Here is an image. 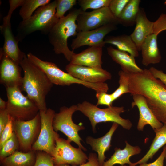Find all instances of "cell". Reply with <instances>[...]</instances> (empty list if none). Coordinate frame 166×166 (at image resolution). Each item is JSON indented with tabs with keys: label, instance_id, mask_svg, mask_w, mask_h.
I'll return each mask as SVG.
<instances>
[{
	"label": "cell",
	"instance_id": "obj_31",
	"mask_svg": "<svg viewBox=\"0 0 166 166\" xmlns=\"http://www.w3.org/2000/svg\"><path fill=\"white\" fill-rule=\"evenodd\" d=\"M77 2L76 0H57L56 14L60 19L64 16V14L70 10Z\"/></svg>",
	"mask_w": 166,
	"mask_h": 166
},
{
	"label": "cell",
	"instance_id": "obj_13",
	"mask_svg": "<svg viewBox=\"0 0 166 166\" xmlns=\"http://www.w3.org/2000/svg\"><path fill=\"white\" fill-rule=\"evenodd\" d=\"M0 61V83L6 88L16 87L22 91L23 77L20 65L1 51Z\"/></svg>",
	"mask_w": 166,
	"mask_h": 166
},
{
	"label": "cell",
	"instance_id": "obj_40",
	"mask_svg": "<svg viewBox=\"0 0 166 166\" xmlns=\"http://www.w3.org/2000/svg\"><path fill=\"white\" fill-rule=\"evenodd\" d=\"M10 117L6 109L0 110V134L7 124Z\"/></svg>",
	"mask_w": 166,
	"mask_h": 166
},
{
	"label": "cell",
	"instance_id": "obj_43",
	"mask_svg": "<svg viewBox=\"0 0 166 166\" xmlns=\"http://www.w3.org/2000/svg\"><path fill=\"white\" fill-rule=\"evenodd\" d=\"M7 101H5L1 98H0V110L6 109L7 106Z\"/></svg>",
	"mask_w": 166,
	"mask_h": 166
},
{
	"label": "cell",
	"instance_id": "obj_28",
	"mask_svg": "<svg viewBox=\"0 0 166 166\" xmlns=\"http://www.w3.org/2000/svg\"><path fill=\"white\" fill-rule=\"evenodd\" d=\"M19 148V144L18 139L14 132L12 136L0 149V161L12 155Z\"/></svg>",
	"mask_w": 166,
	"mask_h": 166
},
{
	"label": "cell",
	"instance_id": "obj_4",
	"mask_svg": "<svg viewBox=\"0 0 166 166\" xmlns=\"http://www.w3.org/2000/svg\"><path fill=\"white\" fill-rule=\"evenodd\" d=\"M77 111H80L88 118L94 133L96 132L97 124L101 122L116 123L128 130L132 126L129 120L123 118L120 116V114L125 111L123 106H112L101 109L88 101H84L77 104Z\"/></svg>",
	"mask_w": 166,
	"mask_h": 166
},
{
	"label": "cell",
	"instance_id": "obj_2",
	"mask_svg": "<svg viewBox=\"0 0 166 166\" xmlns=\"http://www.w3.org/2000/svg\"><path fill=\"white\" fill-rule=\"evenodd\" d=\"M80 8H74L66 16L60 18L48 34L49 42L53 48L55 53L62 54L70 62L75 53L68 47V40L77 33L76 20L81 12Z\"/></svg>",
	"mask_w": 166,
	"mask_h": 166
},
{
	"label": "cell",
	"instance_id": "obj_38",
	"mask_svg": "<svg viewBox=\"0 0 166 166\" xmlns=\"http://www.w3.org/2000/svg\"><path fill=\"white\" fill-rule=\"evenodd\" d=\"M55 166H72L69 165H55ZM75 166H100L96 153H90L88 156V161L79 165Z\"/></svg>",
	"mask_w": 166,
	"mask_h": 166
},
{
	"label": "cell",
	"instance_id": "obj_24",
	"mask_svg": "<svg viewBox=\"0 0 166 166\" xmlns=\"http://www.w3.org/2000/svg\"><path fill=\"white\" fill-rule=\"evenodd\" d=\"M36 160V151L25 152L17 151L0 162L2 166H34Z\"/></svg>",
	"mask_w": 166,
	"mask_h": 166
},
{
	"label": "cell",
	"instance_id": "obj_6",
	"mask_svg": "<svg viewBox=\"0 0 166 166\" xmlns=\"http://www.w3.org/2000/svg\"><path fill=\"white\" fill-rule=\"evenodd\" d=\"M77 105L68 107L64 106L60 108L59 112L56 113L53 120V127L56 131H60L67 137L70 143L73 142L84 151L86 149L81 144L82 140L78 134L79 131L84 130L85 127L82 124H77L73 121L72 116L77 111Z\"/></svg>",
	"mask_w": 166,
	"mask_h": 166
},
{
	"label": "cell",
	"instance_id": "obj_39",
	"mask_svg": "<svg viewBox=\"0 0 166 166\" xmlns=\"http://www.w3.org/2000/svg\"><path fill=\"white\" fill-rule=\"evenodd\" d=\"M166 155V145L164 147L161 154L155 161L149 163H142L138 166H164V162Z\"/></svg>",
	"mask_w": 166,
	"mask_h": 166
},
{
	"label": "cell",
	"instance_id": "obj_15",
	"mask_svg": "<svg viewBox=\"0 0 166 166\" xmlns=\"http://www.w3.org/2000/svg\"><path fill=\"white\" fill-rule=\"evenodd\" d=\"M10 18L6 16L4 17L3 24L0 26L1 32L4 38L3 46L0 51L20 65L26 54L19 49V41L12 33Z\"/></svg>",
	"mask_w": 166,
	"mask_h": 166
},
{
	"label": "cell",
	"instance_id": "obj_41",
	"mask_svg": "<svg viewBox=\"0 0 166 166\" xmlns=\"http://www.w3.org/2000/svg\"><path fill=\"white\" fill-rule=\"evenodd\" d=\"M149 70L155 78L159 79L166 86V73L153 67Z\"/></svg>",
	"mask_w": 166,
	"mask_h": 166
},
{
	"label": "cell",
	"instance_id": "obj_23",
	"mask_svg": "<svg viewBox=\"0 0 166 166\" xmlns=\"http://www.w3.org/2000/svg\"><path fill=\"white\" fill-rule=\"evenodd\" d=\"M105 44H109L116 46L117 49L128 53L135 57L138 56L139 51L130 35L122 34L108 36L104 40Z\"/></svg>",
	"mask_w": 166,
	"mask_h": 166
},
{
	"label": "cell",
	"instance_id": "obj_29",
	"mask_svg": "<svg viewBox=\"0 0 166 166\" xmlns=\"http://www.w3.org/2000/svg\"><path fill=\"white\" fill-rule=\"evenodd\" d=\"M118 75L119 86L111 93L113 101L124 94L129 93L128 73L121 70L119 71Z\"/></svg>",
	"mask_w": 166,
	"mask_h": 166
},
{
	"label": "cell",
	"instance_id": "obj_5",
	"mask_svg": "<svg viewBox=\"0 0 166 166\" xmlns=\"http://www.w3.org/2000/svg\"><path fill=\"white\" fill-rule=\"evenodd\" d=\"M6 88L7 97L6 109L14 120L28 121L39 113L36 104L25 96L20 89L16 87Z\"/></svg>",
	"mask_w": 166,
	"mask_h": 166
},
{
	"label": "cell",
	"instance_id": "obj_32",
	"mask_svg": "<svg viewBox=\"0 0 166 166\" xmlns=\"http://www.w3.org/2000/svg\"><path fill=\"white\" fill-rule=\"evenodd\" d=\"M36 160L34 166H55L50 155L43 151H36Z\"/></svg>",
	"mask_w": 166,
	"mask_h": 166
},
{
	"label": "cell",
	"instance_id": "obj_35",
	"mask_svg": "<svg viewBox=\"0 0 166 166\" xmlns=\"http://www.w3.org/2000/svg\"><path fill=\"white\" fill-rule=\"evenodd\" d=\"M96 97L97 100V106L99 105H105L108 107L112 106L113 101L111 94H109L107 92H100L96 93Z\"/></svg>",
	"mask_w": 166,
	"mask_h": 166
},
{
	"label": "cell",
	"instance_id": "obj_9",
	"mask_svg": "<svg viewBox=\"0 0 166 166\" xmlns=\"http://www.w3.org/2000/svg\"><path fill=\"white\" fill-rule=\"evenodd\" d=\"M67 140L58 137L51 155L55 165H79L86 163L88 157L81 148H75Z\"/></svg>",
	"mask_w": 166,
	"mask_h": 166
},
{
	"label": "cell",
	"instance_id": "obj_22",
	"mask_svg": "<svg viewBox=\"0 0 166 166\" xmlns=\"http://www.w3.org/2000/svg\"><path fill=\"white\" fill-rule=\"evenodd\" d=\"M126 146L123 149L115 148V152L108 160L105 161L102 166H113L116 164L121 166L128 164L129 165L132 163L130 160V157L139 154L141 151L138 146H132L126 141Z\"/></svg>",
	"mask_w": 166,
	"mask_h": 166
},
{
	"label": "cell",
	"instance_id": "obj_27",
	"mask_svg": "<svg viewBox=\"0 0 166 166\" xmlns=\"http://www.w3.org/2000/svg\"><path fill=\"white\" fill-rule=\"evenodd\" d=\"M50 2V0H25L19 10V15L22 21L25 20L31 16L33 12L38 8Z\"/></svg>",
	"mask_w": 166,
	"mask_h": 166
},
{
	"label": "cell",
	"instance_id": "obj_25",
	"mask_svg": "<svg viewBox=\"0 0 166 166\" xmlns=\"http://www.w3.org/2000/svg\"><path fill=\"white\" fill-rule=\"evenodd\" d=\"M155 136L146 154L137 162L132 163L129 166H136L138 164L146 163L152 159L159 149L166 144V123L158 130L154 131Z\"/></svg>",
	"mask_w": 166,
	"mask_h": 166
},
{
	"label": "cell",
	"instance_id": "obj_3",
	"mask_svg": "<svg viewBox=\"0 0 166 166\" xmlns=\"http://www.w3.org/2000/svg\"><path fill=\"white\" fill-rule=\"evenodd\" d=\"M56 0L50 2L38 8L28 19L21 22L16 36L19 42L37 31L48 34L59 19L56 15Z\"/></svg>",
	"mask_w": 166,
	"mask_h": 166
},
{
	"label": "cell",
	"instance_id": "obj_19",
	"mask_svg": "<svg viewBox=\"0 0 166 166\" xmlns=\"http://www.w3.org/2000/svg\"><path fill=\"white\" fill-rule=\"evenodd\" d=\"M119 124L113 123L109 131L103 136L94 138L89 136L86 138V143L91 147L92 150L97 153V157L100 166H102L106 157L105 152L109 150L111 146V143L112 136Z\"/></svg>",
	"mask_w": 166,
	"mask_h": 166
},
{
	"label": "cell",
	"instance_id": "obj_17",
	"mask_svg": "<svg viewBox=\"0 0 166 166\" xmlns=\"http://www.w3.org/2000/svg\"><path fill=\"white\" fill-rule=\"evenodd\" d=\"M102 45L89 47L80 53H74L70 63L89 67L102 68Z\"/></svg>",
	"mask_w": 166,
	"mask_h": 166
},
{
	"label": "cell",
	"instance_id": "obj_33",
	"mask_svg": "<svg viewBox=\"0 0 166 166\" xmlns=\"http://www.w3.org/2000/svg\"><path fill=\"white\" fill-rule=\"evenodd\" d=\"M129 0H111L108 7L117 19L119 17Z\"/></svg>",
	"mask_w": 166,
	"mask_h": 166
},
{
	"label": "cell",
	"instance_id": "obj_14",
	"mask_svg": "<svg viewBox=\"0 0 166 166\" xmlns=\"http://www.w3.org/2000/svg\"><path fill=\"white\" fill-rule=\"evenodd\" d=\"M65 69L67 72L82 81L92 83H105L111 79V73L102 68L89 67L69 63Z\"/></svg>",
	"mask_w": 166,
	"mask_h": 166
},
{
	"label": "cell",
	"instance_id": "obj_26",
	"mask_svg": "<svg viewBox=\"0 0 166 166\" xmlns=\"http://www.w3.org/2000/svg\"><path fill=\"white\" fill-rule=\"evenodd\" d=\"M140 1V0H129L117 18L119 24L125 26H133L136 24L140 9L139 6Z\"/></svg>",
	"mask_w": 166,
	"mask_h": 166
},
{
	"label": "cell",
	"instance_id": "obj_11",
	"mask_svg": "<svg viewBox=\"0 0 166 166\" xmlns=\"http://www.w3.org/2000/svg\"><path fill=\"white\" fill-rule=\"evenodd\" d=\"M76 23L77 32L92 30L109 24H119L108 7L90 12L81 11L77 18Z\"/></svg>",
	"mask_w": 166,
	"mask_h": 166
},
{
	"label": "cell",
	"instance_id": "obj_20",
	"mask_svg": "<svg viewBox=\"0 0 166 166\" xmlns=\"http://www.w3.org/2000/svg\"><path fill=\"white\" fill-rule=\"evenodd\" d=\"M157 37V35L154 34H150L146 38L141 45L142 63L146 66L151 64L158 63L161 60Z\"/></svg>",
	"mask_w": 166,
	"mask_h": 166
},
{
	"label": "cell",
	"instance_id": "obj_8",
	"mask_svg": "<svg viewBox=\"0 0 166 166\" xmlns=\"http://www.w3.org/2000/svg\"><path fill=\"white\" fill-rule=\"evenodd\" d=\"M27 56L30 61L45 73L53 84L63 86L77 84L89 88L92 86V83L76 78L61 70L53 63L43 61L31 53L27 54Z\"/></svg>",
	"mask_w": 166,
	"mask_h": 166
},
{
	"label": "cell",
	"instance_id": "obj_30",
	"mask_svg": "<svg viewBox=\"0 0 166 166\" xmlns=\"http://www.w3.org/2000/svg\"><path fill=\"white\" fill-rule=\"evenodd\" d=\"M111 0H79L78 3L82 11L88 9L94 10L108 7Z\"/></svg>",
	"mask_w": 166,
	"mask_h": 166
},
{
	"label": "cell",
	"instance_id": "obj_18",
	"mask_svg": "<svg viewBox=\"0 0 166 166\" xmlns=\"http://www.w3.org/2000/svg\"><path fill=\"white\" fill-rule=\"evenodd\" d=\"M135 24L134 30L130 35L139 51L146 38L153 34L154 22L148 19L144 9L140 8Z\"/></svg>",
	"mask_w": 166,
	"mask_h": 166
},
{
	"label": "cell",
	"instance_id": "obj_10",
	"mask_svg": "<svg viewBox=\"0 0 166 166\" xmlns=\"http://www.w3.org/2000/svg\"><path fill=\"white\" fill-rule=\"evenodd\" d=\"M41 126L39 112L34 117L28 121L14 120V132L18 139L19 148L24 152L31 150L39 135Z\"/></svg>",
	"mask_w": 166,
	"mask_h": 166
},
{
	"label": "cell",
	"instance_id": "obj_1",
	"mask_svg": "<svg viewBox=\"0 0 166 166\" xmlns=\"http://www.w3.org/2000/svg\"><path fill=\"white\" fill-rule=\"evenodd\" d=\"M24 72L22 91L37 105L40 111H46V98L53 84L45 73L24 56L20 63Z\"/></svg>",
	"mask_w": 166,
	"mask_h": 166
},
{
	"label": "cell",
	"instance_id": "obj_44",
	"mask_svg": "<svg viewBox=\"0 0 166 166\" xmlns=\"http://www.w3.org/2000/svg\"><path fill=\"white\" fill-rule=\"evenodd\" d=\"M121 166H127V165L125 164V165H124Z\"/></svg>",
	"mask_w": 166,
	"mask_h": 166
},
{
	"label": "cell",
	"instance_id": "obj_36",
	"mask_svg": "<svg viewBox=\"0 0 166 166\" xmlns=\"http://www.w3.org/2000/svg\"><path fill=\"white\" fill-rule=\"evenodd\" d=\"M150 109L160 121L166 123V104L153 107Z\"/></svg>",
	"mask_w": 166,
	"mask_h": 166
},
{
	"label": "cell",
	"instance_id": "obj_45",
	"mask_svg": "<svg viewBox=\"0 0 166 166\" xmlns=\"http://www.w3.org/2000/svg\"><path fill=\"white\" fill-rule=\"evenodd\" d=\"M165 158L166 159V156H165Z\"/></svg>",
	"mask_w": 166,
	"mask_h": 166
},
{
	"label": "cell",
	"instance_id": "obj_7",
	"mask_svg": "<svg viewBox=\"0 0 166 166\" xmlns=\"http://www.w3.org/2000/svg\"><path fill=\"white\" fill-rule=\"evenodd\" d=\"M39 113L41 120L40 131L31 150L43 151L51 155L55 146L56 139L60 136L53 127L55 113L49 108L46 111H40Z\"/></svg>",
	"mask_w": 166,
	"mask_h": 166
},
{
	"label": "cell",
	"instance_id": "obj_12",
	"mask_svg": "<svg viewBox=\"0 0 166 166\" xmlns=\"http://www.w3.org/2000/svg\"><path fill=\"white\" fill-rule=\"evenodd\" d=\"M116 25L109 24L90 30L78 32L73 40L71 47L74 51L79 48L87 45L89 47L102 45L104 46V40L109 33L117 30Z\"/></svg>",
	"mask_w": 166,
	"mask_h": 166
},
{
	"label": "cell",
	"instance_id": "obj_37",
	"mask_svg": "<svg viewBox=\"0 0 166 166\" xmlns=\"http://www.w3.org/2000/svg\"><path fill=\"white\" fill-rule=\"evenodd\" d=\"M166 30V15L162 13L154 22L153 34L158 36L161 32Z\"/></svg>",
	"mask_w": 166,
	"mask_h": 166
},
{
	"label": "cell",
	"instance_id": "obj_21",
	"mask_svg": "<svg viewBox=\"0 0 166 166\" xmlns=\"http://www.w3.org/2000/svg\"><path fill=\"white\" fill-rule=\"evenodd\" d=\"M107 50L112 59L120 65L122 70L124 72L131 73L142 71L143 69L136 64L135 57L128 53L111 46L107 47Z\"/></svg>",
	"mask_w": 166,
	"mask_h": 166
},
{
	"label": "cell",
	"instance_id": "obj_16",
	"mask_svg": "<svg viewBox=\"0 0 166 166\" xmlns=\"http://www.w3.org/2000/svg\"><path fill=\"white\" fill-rule=\"evenodd\" d=\"M133 101L131 104L132 108L136 106L139 112V118L137 128L139 131H143L144 126L149 124L154 131L158 130L163 126L155 117L149 107L146 98L143 96L135 94L132 96Z\"/></svg>",
	"mask_w": 166,
	"mask_h": 166
},
{
	"label": "cell",
	"instance_id": "obj_34",
	"mask_svg": "<svg viewBox=\"0 0 166 166\" xmlns=\"http://www.w3.org/2000/svg\"><path fill=\"white\" fill-rule=\"evenodd\" d=\"M14 119L10 116L7 124L0 134V149L5 143L14 134Z\"/></svg>",
	"mask_w": 166,
	"mask_h": 166
},
{
	"label": "cell",
	"instance_id": "obj_42",
	"mask_svg": "<svg viewBox=\"0 0 166 166\" xmlns=\"http://www.w3.org/2000/svg\"><path fill=\"white\" fill-rule=\"evenodd\" d=\"M25 0H10L9 2L10 8L8 13L6 15L7 17L11 18L13 11L18 7L22 6L24 3Z\"/></svg>",
	"mask_w": 166,
	"mask_h": 166
}]
</instances>
